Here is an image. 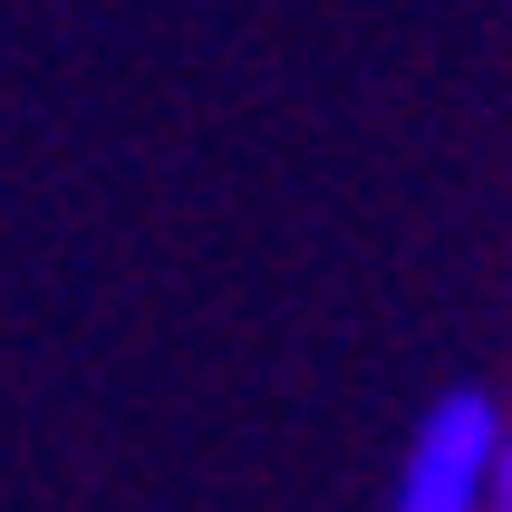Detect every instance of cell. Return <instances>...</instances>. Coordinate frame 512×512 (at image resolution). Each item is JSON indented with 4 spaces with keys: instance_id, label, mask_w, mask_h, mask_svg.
Returning a JSON list of instances; mask_svg holds the SVG:
<instances>
[{
    "instance_id": "1",
    "label": "cell",
    "mask_w": 512,
    "mask_h": 512,
    "mask_svg": "<svg viewBox=\"0 0 512 512\" xmlns=\"http://www.w3.org/2000/svg\"><path fill=\"white\" fill-rule=\"evenodd\" d=\"M493 445H503V406L484 387H445L397 455V512H474L493 493Z\"/></svg>"
},
{
    "instance_id": "2",
    "label": "cell",
    "mask_w": 512,
    "mask_h": 512,
    "mask_svg": "<svg viewBox=\"0 0 512 512\" xmlns=\"http://www.w3.org/2000/svg\"><path fill=\"white\" fill-rule=\"evenodd\" d=\"M484 503L512 512V406H503V445H493V493H484Z\"/></svg>"
}]
</instances>
